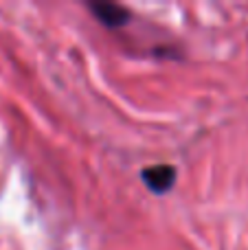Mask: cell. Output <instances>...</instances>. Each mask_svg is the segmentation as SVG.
<instances>
[{
	"label": "cell",
	"instance_id": "6da1fadb",
	"mask_svg": "<svg viewBox=\"0 0 248 250\" xmlns=\"http://www.w3.org/2000/svg\"><path fill=\"white\" fill-rule=\"evenodd\" d=\"M88 11L92 13V18H95L99 24H103L105 29H121V26H125L127 22H130L132 13L127 7H123V4L119 2H108V0H99V2H88L86 4Z\"/></svg>",
	"mask_w": 248,
	"mask_h": 250
},
{
	"label": "cell",
	"instance_id": "7a4b0ae2",
	"mask_svg": "<svg viewBox=\"0 0 248 250\" xmlns=\"http://www.w3.org/2000/svg\"><path fill=\"white\" fill-rule=\"evenodd\" d=\"M176 167L169 163H158V165H149L141 171V180L147 187L152 193L163 195L176 185Z\"/></svg>",
	"mask_w": 248,
	"mask_h": 250
}]
</instances>
